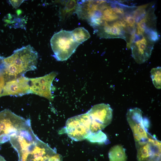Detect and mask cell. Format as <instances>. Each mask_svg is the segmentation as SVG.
<instances>
[{
  "label": "cell",
  "mask_w": 161,
  "mask_h": 161,
  "mask_svg": "<svg viewBox=\"0 0 161 161\" xmlns=\"http://www.w3.org/2000/svg\"><path fill=\"white\" fill-rule=\"evenodd\" d=\"M71 32L75 39L80 44L90 37L88 31L83 27L77 28Z\"/></svg>",
  "instance_id": "5bb4252c"
},
{
  "label": "cell",
  "mask_w": 161,
  "mask_h": 161,
  "mask_svg": "<svg viewBox=\"0 0 161 161\" xmlns=\"http://www.w3.org/2000/svg\"><path fill=\"white\" fill-rule=\"evenodd\" d=\"M113 11L117 14H122L124 13V10L122 8L118 7L112 8Z\"/></svg>",
  "instance_id": "d6986e66"
},
{
  "label": "cell",
  "mask_w": 161,
  "mask_h": 161,
  "mask_svg": "<svg viewBox=\"0 0 161 161\" xmlns=\"http://www.w3.org/2000/svg\"><path fill=\"white\" fill-rule=\"evenodd\" d=\"M3 57L0 56V74L3 73Z\"/></svg>",
  "instance_id": "ffe728a7"
},
{
  "label": "cell",
  "mask_w": 161,
  "mask_h": 161,
  "mask_svg": "<svg viewBox=\"0 0 161 161\" xmlns=\"http://www.w3.org/2000/svg\"><path fill=\"white\" fill-rule=\"evenodd\" d=\"M148 39L143 36L141 39L136 41L132 47V55L137 63L141 64L150 57L152 47H149Z\"/></svg>",
  "instance_id": "8fae6325"
},
{
  "label": "cell",
  "mask_w": 161,
  "mask_h": 161,
  "mask_svg": "<svg viewBox=\"0 0 161 161\" xmlns=\"http://www.w3.org/2000/svg\"><path fill=\"white\" fill-rule=\"evenodd\" d=\"M53 56L58 61L67 60L80 45L75 39L71 31L61 30L55 33L50 40Z\"/></svg>",
  "instance_id": "3957f363"
},
{
  "label": "cell",
  "mask_w": 161,
  "mask_h": 161,
  "mask_svg": "<svg viewBox=\"0 0 161 161\" xmlns=\"http://www.w3.org/2000/svg\"><path fill=\"white\" fill-rule=\"evenodd\" d=\"M30 94L29 78L23 76L5 82L0 97L9 95L22 96Z\"/></svg>",
  "instance_id": "30bf717a"
},
{
  "label": "cell",
  "mask_w": 161,
  "mask_h": 161,
  "mask_svg": "<svg viewBox=\"0 0 161 161\" xmlns=\"http://www.w3.org/2000/svg\"><path fill=\"white\" fill-rule=\"evenodd\" d=\"M151 77L155 87L160 89L161 88V67L159 66L152 68L150 72Z\"/></svg>",
  "instance_id": "9a60e30c"
},
{
  "label": "cell",
  "mask_w": 161,
  "mask_h": 161,
  "mask_svg": "<svg viewBox=\"0 0 161 161\" xmlns=\"http://www.w3.org/2000/svg\"><path fill=\"white\" fill-rule=\"evenodd\" d=\"M109 161H126L127 156L125 149L120 145L112 147L109 153Z\"/></svg>",
  "instance_id": "7c38bea8"
},
{
  "label": "cell",
  "mask_w": 161,
  "mask_h": 161,
  "mask_svg": "<svg viewBox=\"0 0 161 161\" xmlns=\"http://www.w3.org/2000/svg\"><path fill=\"white\" fill-rule=\"evenodd\" d=\"M27 120L9 109L0 112V144L10 141L11 137L16 135Z\"/></svg>",
  "instance_id": "277c9868"
},
{
  "label": "cell",
  "mask_w": 161,
  "mask_h": 161,
  "mask_svg": "<svg viewBox=\"0 0 161 161\" xmlns=\"http://www.w3.org/2000/svg\"><path fill=\"white\" fill-rule=\"evenodd\" d=\"M0 161H6L4 158L0 155Z\"/></svg>",
  "instance_id": "44dd1931"
},
{
  "label": "cell",
  "mask_w": 161,
  "mask_h": 161,
  "mask_svg": "<svg viewBox=\"0 0 161 161\" xmlns=\"http://www.w3.org/2000/svg\"><path fill=\"white\" fill-rule=\"evenodd\" d=\"M89 140L93 142H102L106 138V135L101 131L90 135L88 137Z\"/></svg>",
  "instance_id": "2e32d148"
},
{
  "label": "cell",
  "mask_w": 161,
  "mask_h": 161,
  "mask_svg": "<svg viewBox=\"0 0 161 161\" xmlns=\"http://www.w3.org/2000/svg\"><path fill=\"white\" fill-rule=\"evenodd\" d=\"M124 20L128 26L131 27H134L136 23L133 17L131 16H127L124 18Z\"/></svg>",
  "instance_id": "e0dca14e"
},
{
  "label": "cell",
  "mask_w": 161,
  "mask_h": 161,
  "mask_svg": "<svg viewBox=\"0 0 161 161\" xmlns=\"http://www.w3.org/2000/svg\"><path fill=\"white\" fill-rule=\"evenodd\" d=\"M65 128L69 137L75 141L83 140L91 134L90 121L87 112L69 118Z\"/></svg>",
  "instance_id": "8992f818"
},
{
  "label": "cell",
  "mask_w": 161,
  "mask_h": 161,
  "mask_svg": "<svg viewBox=\"0 0 161 161\" xmlns=\"http://www.w3.org/2000/svg\"><path fill=\"white\" fill-rule=\"evenodd\" d=\"M87 113L90 121L91 134L101 131L111 122L112 110L109 104L102 103L95 105Z\"/></svg>",
  "instance_id": "5b68a950"
},
{
  "label": "cell",
  "mask_w": 161,
  "mask_h": 161,
  "mask_svg": "<svg viewBox=\"0 0 161 161\" xmlns=\"http://www.w3.org/2000/svg\"><path fill=\"white\" fill-rule=\"evenodd\" d=\"M127 118L136 143L145 141L151 136L148 133L143 124L142 113L140 109L135 108L129 110Z\"/></svg>",
  "instance_id": "9c48e42d"
},
{
  "label": "cell",
  "mask_w": 161,
  "mask_h": 161,
  "mask_svg": "<svg viewBox=\"0 0 161 161\" xmlns=\"http://www.w3.org/2000/svg\"><path fill=\"white\" fill-rule=\"evenodd\" d=\"M5 80L3 73L0 74V96L5 84Z\"/></svg>",
  "instance_id": "ac0fdd59"
},
{
  "label": "cell",
  "mask_w": 161,
  "mask_h": 161,
  "mask_svg": "<svg viewBox=\"0 0 161 161\" xmlns=\"http://www.w3.org/2000/svg\"><path fill=\"white\" fill-rule=\"evenodd\" d=\"M78 1H63V6L61 10V19L64 20L74 13H75Z\"/></svg>",
  "instance_id": "4fadbf2b"
},
{
  "label": "cell",
  "mask_w": 161,
  "mask_h": 161,
  "mask_svg": "<svg viewBox=\"0 0 161 161\" xmlns=\"http://www.w3.org/2000/svg\"><path fill=\"white\" fill-rule=\"evenodd\" d=\"M138 161H160V142L152 135L145 141L136 143Z\"/></svg>",
  "instance_id": "52a82bcc"
},
{
  "label": "cell",
  "mask_w": 161,
  "mask_h": 161,
  "mask_svg": "<svg viewBox=\"0 0 161 161\" xmlns=\"http://www.w3.org/2000/svg\"><path fill=\"white\" fill-rule=\"evenodd\" d=\"M38 53L30 45L17 49L10 56L3 58V74L5 82L24 76L37 68Z\"/></svg>",
  "instance_id": "7a4b0ae2"
},
{
  "label": "cell",
  "mask_w": 161,
  "mask_h": 161,
  "mask_svg": "<svg viewBox=\"0 0 161 161\" xmlns=\"http://www.w3.org/2000/svg\"><path fill=\"white\" fill-rule=\"evenodd\" d=\"M58 75L55 72H52L43 76L29 78L31 94L45 97L50 101L54 97L52 94V83Z\"/></svg>",
  "instance_id": "ba28073f"
},
{
  "label": "cell",
  "mask_w": 161,
  "mask_h": 161,
  "mask_svg": "<svg viewBox=\"0 0 161 161\" xmlns=\"http://www.w3.org/2000/svg\"><path fill=\"white\" fill-rule=\"evenodd\" d=\"M10 141L16 151L18 161H62L61 156L34 134L31 127L21 129Z\"/></svg>",
  "instance_id": "6da1fadb"
}]
</instances>
